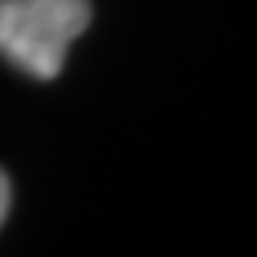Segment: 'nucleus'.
Returning a JSON list of instances; mask_svg holds the SVG:
<instances>
[{
  "label": "nucleus",
  "mask_w": 257,
  "mask_h": 257,
  "mask_svg": "<svg viewBox=\"0 0 257 257\" xmlns=\"http://www.w3.org/2000/svg\"><path fill=\"white\" fill-rule=\"evenodd\" d=\"M87 27L90 0H0V57L34 80H54Z\"/></svg>",
  "instance_id": "f257e3e1"
},
{
  "label": "nucleus",
  "mask_w": 257,
  "mask_h": 257,
  "mask_svg": "<svg viewBox=\"0 0 257 257\" xmlns=\"http://www.w3.org/2000/svg\"><path fill=\"white\" fill-rule=\"evenodd\" d=\"M10 200H14V187H10V177L0 171V227H4V220L10 214Z\"/></svg>",
  "instance_id": "f03ea898"
}]
</instances>
